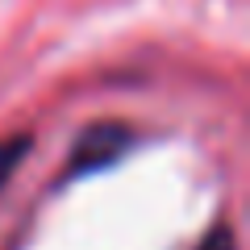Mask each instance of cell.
I'll return each instance as SVG.
<instances>
[{
  "instance_id": "cell-2",
  "label": "cell",
  "mask_w": 250,
  "mask_h": 250,
  "mask_svg": "<svg viewBox=\"0 0 250 250\" xmlns=\"http://www.w3.org/2000/svg\"><path fill=\"white\" fill-rule=\"evenodd\" d=\"M25 154H29V138L25 134H21V138H4V142H0V188L9 184V175L25 163Z\"/></svg>"
},
{
  "instance_id": "cell-3",
  "label": "cell",
  "mask_w": 250,
  "mask_h": 250,
  "mask_svg": "<svg viewBox=\"0 0 250 250\" xmlns=\"http://www.w3.org/2000/svg\"><path fill=\"white\" fill-rule=\"evenodd\" d=\"M196 250H233V229H229V225H217V229H208L205 242H200Z\"/></svg>"
},
{
  "instance_id": "cell-1",
  "label": "cell",
  "mask_w": 250,
  "mask_h": 250,
  "mask_svg": "<svg viewBox=\"0 0 250 250\" xmlns=\"http://www.w3.org/2000/svg\"><path fill=\"white\" fill-rule=\"evenodd\" d=\"M129 142H134V134H129L125 125H113V121L83 129L80 142H75L67 179H80V175H88V171H100V167H108V163H117L125 150H129Z\"/></svg>"
}]
</instances>
